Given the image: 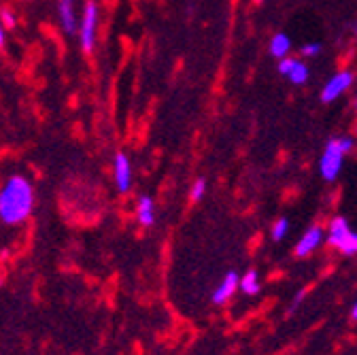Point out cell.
I'll return each instance as SVG.
<instances>
[{"mask_svg": "<svg viewBox=\"0 0 357 355\" xmlns=\"http://www.w3.org/2000/svg\"><path fill=\"white\" fill-rule=\"evenodd\" d=\"M34 210V190L26 176H11L0 190V220L7 226L24 224Z\"/></svg>", "mask_w": 357, "mask_h": 355, "instance_id": "1", "label": "cell"}, {"mask_svg": "<svg viewBox=\"0 0 357 355\" xmlns=\"http://www.w3.org/2000/svg\"><path fill=\"white\" fill-rule=\"evenodd\" d=\"M344 156H347V151H344V147L340 143V136L330 138L324 154H321V160H319V172L326 181L332 183V181L338 179L342 164H344Z\"/></svg>", "mask_w": 357, "mask_h": 355, "instance_id": "2", "label": "cell"}, {"mask_svg": "<svg viewBox=\"0 0 357 355\" xmlns=\"http://www.w3.org/2000/svg\"><path fill=\"white\" fill-rule=\"evenodd\" d=\"M96 26H98V5L88 0L83 7V17L79 24V43L83 51H92L96 43Z\"/></svg>", "mask_w": 357, "mask_h": 355, "instance_id": "3", "label": "cell"}, {"mask_svg": "<svg viewBox=\"0 0 357 355\" xmlns=\"http://www.w3.org/2000/svg\"><path fill=\"white\" fill-rule=\"evenodd\" d=\"M353 81H355V77H353L351 70H340V73L330 77L328 83L324 85V90H321V102L336 100L338 96H342L353 85Z\"/></svg>", "mask_w": 357, "mask_h": 355, "instance_id": "4", "label": "cell"}, {"mask_svg": "<svg viewBox=\"0 0 357 355\" xmlns=\"http://www.w3.org/2000/svg\"><path fill=\"white\" fill-rule=\"evenodd\" d=\"M113 179H115L117 192H122V194L130 192V188H132V164L124 151H117V156L113 160Z\"/></svg>", "mask_w": 357, "mask_h": 355, "instance_id": "5", "label": "cell"}, {"mask_svg": "<svg viewBox=\"0 0 357 355\" xmlns=\"http://www.w3.org/2000/svg\"><path fill=\"white\" fill-rule=\"evenodd\" d=\"M326 240V234H324V230H321L319 226H313V228H308L306 232H304V236L298 240V245H296V258H306V256H310L313 251H317L319 247H321V242Z\"/></svg>", "mask_w": 357, "mask_h": 355, "instance_id": "6", "label": "cell"}, {"mask_svg": "<svg viewBox=\"0 0 357 355\" xmlns=\"http://www.w3.org/2000/svg\"><path fill=\"white\" fill-rule=\"evenodd\" d=\"M238 286H240V276H238V272L236 270H230V272H226V276L222 279V283L217 286V290L213 292V304H226L234 294H236V290H238Z\"/></svg>", "mask_w": 357, "mask_h": 355, "instance_id": "7", "label": "cell"}, {"mask_svg": "<svg viewBox=\"0 0 357 355\" xmlns=\"http://www.w3.org/2000/svg\"><path fill=\"white\" fill-rule=\"evenodd\" d=\"M58 13H60V22L62 28L68 37H73L77 32L79 24H77V15H75V0H60L58 3Z\"/></svg>", "mask_w": 357, "mask_h": 355, "instance_id": "8", "label": "cell"}, {"mask_svg": "<svg viewBox=\"0 0 357 355\" xmlns=\"http://www.w3.org/2000/svg\"><path fill=\"white\" fill-rule=\"evenodd\" d=\"M136 217H138L140 226H145V228L156 224V204H153L151 196L142 194L138 198V202H136Z\"/></svg>", "mask_w": 357, "mask_h": 355, "instance_id": "9", "label": "cell"}, {"mask_svg": "<svg viewBox=\"0 0 357 355\" xmlns=\"http://www.w3.org/2000/svg\"><path fill=\"white\" fill-rule=\"evenodd\" d=\"M290 49H292V41L285 32H276L274 37L270 39V56L283 60L290 56Z\"/></svg>", "mask_w": 357, "mask_h": 355, "instance_id": "10", "label": "cell"}, {"mask_svg": "<svg viewBox=\"0 0 357 355\" xmlns=\"http://www.w3.org/2000/svg\"><path fill=\"white\" fill-rule=\"evenodd\" d=\"M238 290L242 292V294H247V296H256V294H260V274H258V270H247L242 276H240V286H238Z\"/></svg>", "mask_w": 357, "mask_h": 355, "instance_id": "11", "label": "cell"}, {"mask_svg": "<svg viewBox=\"0 0 357 355\" xmlns=\"http://www.w3.org/2000/svg\"><path fill=\"white\" fill-rule=\"evenodd\" d=\"M308 66L306 64H302L300 60L296 62V66H294V70H292V73L288 75L290 77V81L294 83V85H304L306 81H308Z\"/></svg>", "mask_w": 357, "mask_h": 355, "instance_id": "12", "label": "cell"}, {"mask_svg": "<svg viewBox=\"0 0 357 355\" xmlns=\"http://www.w3.org/2000/svg\"><path fill=\"white\" fill-rule=\"evenodd\" d=\"M336 249H338L342 256H357V234H355V232H349V234L340 240V245L336 247Z\"/></svg>", "mask_w": 357, "mask_h": 355, "instance_id": "13", "label": "cell"}, {"mask_svg": "<svg viewBox=\"0 0 357 355\" xmlns=\"http://www.w3.org/2000/svg\"><path fill=\"white\" fill-rule=\"evenodd\" d=\"M288 230H290V222L285 220V217H281V220H276L274 222V226H272V230H270V234H272V240H283L285 238V234H288Z\"/></svg>", "mask_w": 357, "mask_h": 355, "instance_id": "14", "label": "cell"}, {"mask_svg": "<svg viewBox=\"0 0 357 355\" xmlns=\"http://www.w3.org/2000/svg\"><path fill=\"white\" fill-rule=\"evenodd\" d=\"M204 192H206V179H196V181H194V185H192V192H190V198H192V202H198V200H202Z\"/></svg>", "mask_w": 357, "mask_h": 355, "instance_id": "15", "label": "cell"}, {"mask_svg": "<svg viewBox=\"0 0 357 355\" xmlns=\"http://www.w3.org/2000/svg\"><path fill=\"white\" fill-rule=\"evenodd\" d=\"M296 62H298V60H296V58H290V56H288V58H283V60H279V66H276V68H279V73H281L283 77H288V75L292 73V70H294Z\"/></svg>", "mask_w": 357, "mask_h": 355, "instance_id": "16", "label": "cell"}, {"mask_svg": "<svg viewBox=\"0 0 357 355\" xmlns=\"http://www.w3.org/2000/svg\"><path fill=\"white\" fill-rule=\"evenodd\" d=\"M0 22H3L7 28H11V26H15V15H13V11L11 9H0Z\"/></svg>", "mask_w": 357, "mask_h": 355, "instance_id": "17", "label": "cell"}, {"mask_svg": "<svg viewBox=\"0 0 357 355\" xmlns=\"http://www.w3.org/2000/svg\"><path fill=\"white\" fill-rule=\"evenodd\" d=\"M321 51V45L319 43H306L302 49H300V53L304 56V58H313V56H317Z\"/></svg>", "mask_w": 357, "mask_h": 355, "instance_id": "18", "label": "cell"}, {"mask_svg": "<svg viewBox=\"0 0 357 355\" xmlns=\"http://www.w3.org/2000/svg\"><path fill=\"white\" fill-rule=\"evenodd\" d=\"M304 296H306L304 292H298V294H296V298L292 300V308H290V313H294V311H296V308H298V306L302 304V300H304Z\"/></svg>", "mask_w": 357, "mask_h": 355, "instance_id": "19", "label": "cell"}, {"mask_svg": "<svg viewBox=\"0 0 357 355\" xmlns=\"http://www.w3.org/2000/svg\"><path fill=\"white\" fill-rule=\"evenodd\" d=\"M5 45V24L0 22V47Z\"/></svg>", "mask_w": 357, "mask_h": 355, "instance_id": "20", "label": "cell"}, {"mask_svg": "<svg viewBox=\"0 0 357 355\" xmlns=\"http://www.w3.org/2000/svg\"><path fill=\"white\" fill-rule=\"evenodd\" d=\"M351 319H353V322H357V302L353 304V311H351Z\"/></svg>", "mask_w": 357, "mask_h": 355, "instance_id": "21", "label": "cell"}, {"mask_svg": "<svg viewBox=\"0 0 357 355\" xmlns=\"http://www.w3.org/2000/svg\"><path fill=\"white\" fill-rule=\"evenodd\" d=\"M351 30H353V34H355V37H357V22H355V24L351 26Z\"/></svg>", "mask_w": 357, "mask_h": 355, "instance_id": "22", "label": "cell"}, {"mask_svg": "<svg viewBox=\"0 0 357 355\" xmlns=\"http://www.w3.org/2000/svg\"><path fill=\"white\" fill-rule=\"evenodd\" d=\"M355 111H357V98H355Z\"/></svg>", "mask_w": 357, "mask_h": 355, "instance_id": "23", "label": "cell"}, {"mask_svg": "<svg viewBox=\"0 0 357 355\" xmlns=\"http://www.w3.org/2000/svg\"><path fill=\"white\" fill-rule=\"evenodd\" d=\"M258 3H262V0H258Z\"/></svg>", "mask_w": 357, "mask_h": 355, "instance_id": "24", "label": "cell"}]
</instances>
